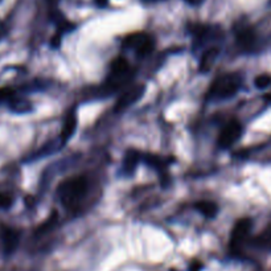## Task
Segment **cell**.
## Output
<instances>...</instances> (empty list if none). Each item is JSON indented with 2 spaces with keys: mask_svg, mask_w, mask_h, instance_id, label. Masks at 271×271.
<instances>
[{
  "mask_svg": "<svg viewBox=\"0 0 271 271\" xmlns=\"http://www.w3.org/2000/svg\"><path fill=\"white\" fill-rule=\"evenodd\" d=\"M242 135V125L238 120H230L223 129L218 136V145L221 149H229Z\"/></svg>",
  "mask_w": 271,
  "mask_h": 271,
  "instance_id": "277c9868",
  "label": "cell"
},
{
  "mask_svg": "<svg viewBox=\"0 0 271 271\" xmlns=\"http://www.w3.org/2000/svg\"><path fill=\"white\" fill-rule=\"evenodd\" d=\"M201 267H203V265H201L200 262L194 261L192 265H190L189 267V271H201Z\"/></svg>",
  "mask_w": 271,
  "mask_h": 271,
  "instance_id": "e0dca14e",
  "label": "cell"
},
{
  "mask_svg": "<svg viewBox=\"0 0 271 271\" xmlns=\"http://www.w3.org/2000/svg\"><path fill=\"white\" fill-rule=\"evenodd\" d=\"M241 87V78L238 75H224L217 77L210 85L207 98L209 101H224L234 97Z\"/></svg>",
  "mask_w": 271,
  "mask_h": 271,
  "instance_id": "7a4b0ae2",
  "label": "cell"
},
{
  "mask_svg": "<svg viewBox=\"0 0 271 271\" xmlns=\"http://www.w3.org/2000/svg\"><path fill=\"white\" fill-rule=\"evenodd\" d=\"M194 208H196L201 214L207 217V218H213L214 216L218 212V207L213 201H208V200H201L199 203L194 204Z\"/></svg>",
  "mask_w": 271,
  "mask_h": 271,
  "instance_id": "7c38bea8",
  "label": "cell"
},
{
  "mask_svg": "<svg viewBox=\"0 0 271 271\" xmlns=\"http://www.w3.org/2000/svg\"><path fill=\"white\" fill-rule=\"evenodd\" d=\"M0 239L6 254H12L19 245V232L10 226H2L0 228Z\"/></svg>",
  "mask_w": 271,
  "mask_h": 271,
  "instance_id": "8992f818",
  "label": "cell"
},
{
  "mask_svg": "<svg viewBox=\"0 0 271 271\" xmlns=\"http://www.w3.org/2000/svg\"><path fill=\"white\" fill-rule=\"evenodd\" d=\"M143 93H144V85H135V86L130 87L129 90L125 91L119 97V100L116 101L114 110L116 113L123 111V110L131 106L135 101H138L139 98L142 97Z\"/></svg>",
  "mask_w": 271,
  "mask_h": 271,
  "instance_id": "5b68a950",
  "label": "cell"
},
{
  "mask_svg": "<svg viewBox=\"0 0 271 271\" xmlns=\"http://www.w3.org/2000/svg\"><path fill=\"white\" fill-rule=\"evenodd\" d=\"M76 129H77V114L75 110H70L64 119V125H62L61 130V140L66 143L71 136L75 135Z\"/></svg>",
  "mask_w": 271,
  "mask_h": 271,
  "instance_id": "9c48e42d",
  "label": "cell"
},
{
  "mask_svg": "<svg viewBox=\"0 0 271 271\" xmlns=\"http://www.w3.org/2000/svg\"><path fill=\"white\" fill-rule=\"evenodd\" d=\"M97 2L98 6H105V4H107V0H95Z\"/></svg>",
  "mask_w": 271,
  "mask_h": 271,
  "instance_id": "d6986e66",
  "label": "cell"
},
{
  "mask_svg": "<svg viewBox=\"0 0 271 271\" xmlns=\"http://www.w3.org/2000/svg\"><path fill=\"white\" fill-rule=\"evenodd\" d=\"M87 192V179L85 176H75L62 181L58 187V197L62 205L68 209H73L82 200Z\"/></svg>",
  "mask_w": 271,
  "mask_h": 271,
  "instance_id": "6da1fadb",
  "label": "cell"
},
{
  "mask_svg": "<svg viewBox=\"0 0 271 271\" xmlns=\"http://www.w3.org/2000/svg\"><path fill=\"white\" fill-rule=\"evenodd\" d=\"M250 228H252V221L249 218H241L237 221L230 234V248L236 249L242 242L250 232Z\"/></svg>",
  "mask_w": 271,
  "mask_h": 271,
  "instance_id": "52a82bcc",
  "label": "cell"
},
{
  "mask_svg": "<svg viewBox=\"0 0 271 271\" xmlns=\"http://www.w3.org/2000/svg\"><path fill=\"white\" fill-rule=\"evenodd\" d=\"M139 159H140V154L139 152L134 151V150L127 152L126 158H125V168H126V171H133L134 168L136 167V163H138Z\"/></svg>",
  "mask_w": 271,
  "mask_h": 271,
  "instance_id": "4fadbf2b",
  "label": "cell"
},
{
  "mask_svg": "<svg viewBox=\"0 0 271 271\" xmlns=\"http://www.w3.org/2000/svg\"><path fill=\"white\" fill-rule=\"evenodd\" d=\"M266 100H267L268 102H271V95H267V97H266Z\"/></svg>",
  "mask_w": 271,
  "mask_h": 271,
  "instance_id": "ffe728a7",
  "label": "cell"
},
{
  "mask_svg": "<svg viewBox=\"0 0 271 271\" xmlns=\"http://www.w3.org/2000/svg\"><path fill=\"white\" fill-rule=\"evenodd\" d=\"M110 71H111V77H113L114 80L126 76L130 71L129 61H127L125 57H116L115 60H113V62H111Z\"/></svg>",
  "mask_w": 271,
  "mask_h": 271,
  "instance_id": "30bf717a",
  "label": "cell"
},
{
  "mask_svg": "<svg viewBox=\"0 0 271 271\" xmlns=\"http://www.w3.org/2000/svg\"><path fill=\"white\" fill-rule=\"evenodd\" d=\"M13 90L11 87H0V102L10 101L13 97Z\"/></svg>",
  "mask_w": 271,
  "mask_h": 271,
  "instance_id": "9a60e30c",
  "label": "cell"
},
{
  "mask_svg": "<svg viewBox=\"0 0 271 271\" xmlns=\"http://www.w3.org/2000/svg\"><path fill=\"white\" fill-rule=\"evenodd\" d=\"M185 2H188V3L192 4V6H197V4L201 3V0H185Z\"/></svg>",
  "mask_w": 271,
  "mask_h": 271,
  "instance_id": "ac0fdd59",
  "label": "cell"
},
{
  "mask_svg": "<svg viewBox=\"0 0 271 271\" xmlns=\"http://www.w3.org/2000/svg\"><path fill=\"white\" fill-rule=\"evenodd\" d=\"M218 55H219L218 48H210L208 49L207 52H204L203 56H201L200 66H199L200 70L203 71V73H207L208 70H210L212 66L214 65V62H216Z\"/></svg>",
  "mask_w": 271,
  "mask_h": 271,
  "instance_id": "8fae6325",
  "label": "cell"
},
{
  "mask_svg": "<svg viewBox=\"0 0 271 271\" xmlns=\"http://www.w3.org/2000/svg\"><path fill=\"white\" fill-rule=\"evenodd\" d=\"M123 45L126 48L134 49L139 56H145L154 48V40L147 33H133L125 39Z\"/></svg>",
  "mask_w": 271,
  "mask_h": 271,
  "instance_id": "3957f363",
  "label": "cell"
},
{
  "mask_svg": "<svg viewBox=\"0 0 271 271\" xmlns=\"http://www.w3.org/2000/svg\"><path fill=\"white\" fill-rule=\"evenodd\" d=\"M271 84V76L268 75H259L258 77L254 80V85L258 89H266L267 86H270Z\"/></svg>",
  "mask_w": 271,
  "mask_h": 271,
  "instance_id": "5bb4252c",
  "label": "cell"
},
{
  "mask_svg": "<svg viewBox=\"0 0 271 271\" xmlns=\"http://www.w3.org/2000/svg\"><path fill=\"white\" fill-rule=\"evenodd\" d=\"M12 204V197L7 193H0V208H10Z\"/></svg>",
  "mask_w": 271,
  "mask_h": 271,
  "instance_id": "2e32d148",
  "label": "cell"
},
{
  "mask_svg": "<svg viewBox=\"0 0 271 271\" xmlns=\"http://www.w3.org/2000/svg\"><path fill=\"white\" fill-rule=\"evenodd\" d=\"M236 39L237 44L241 49H243V51L252 49L255 42L254 31L250 27H241V28L237 29Z\"/></svg>",
  "mask_w": 271,
  "mask_h": 271,
  "instance_id": "ba28073f",
  "label": "cell"
}]
</instances>
